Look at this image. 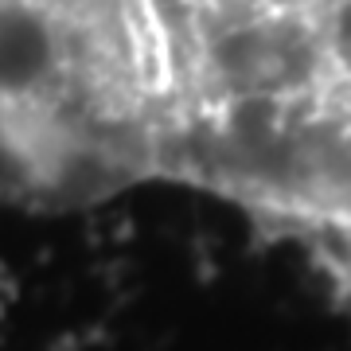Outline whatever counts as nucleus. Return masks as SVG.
<instances>
[{"label":"nucleus","mask_w":351,"mask_h":351,"mask_svg":"<svg viewBox=\"0 0 351 351\" xmlns=\"http://www.w3.org/2000/svg\"><path fill=\"white\" fill-rule=\"evenodd\" d=\"M164 180L351 242V0H152Z\"/></svg>","instance_id":"nucleus-1"},{"label":"nucleus","mask_w":351,"mask_h":351,"mask_svg":"<svg viewBox=\"0 0 351 351\" xmlns=\"http://www.w3.org/2000/svg\"><path fill=\"white\" fill-rule=\"evenodd\" d=\"M152 0H0V203L66 211L164 180Z\"/></svg>","instance_id":"nucleus-2"}]
</instances>
